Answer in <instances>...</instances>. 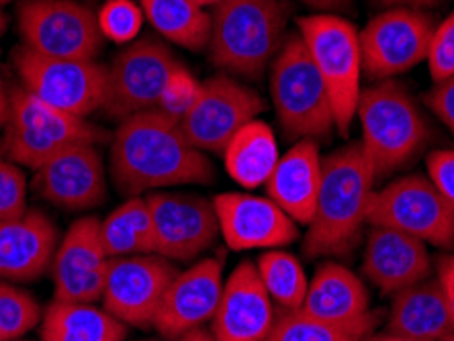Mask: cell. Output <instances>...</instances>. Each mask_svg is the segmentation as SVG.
Wrapping results in <instances>:
<instances>
[{
    "instance_id": "30",
    "label": "cell",
    "mask_w": 454,
    "mask_h": 341,
    "mask_svg": "<svg viewBox=\"0 0 454 341\" xmlns=\"http://www.w3.org/2000/svg\"><path fill=\"white\" fill-rule=\"evenodd\" d=\"M266 292L285 313L299 311L305 303L309 280L297 256L285 250H269L256 260Z\"/></svg>"
},
{
    "instance_id": "14",
    "label": "cell",
    "mask_w": 454,
    "mask_h": 341,
    "mask_svg": "<svg viewBox=\"0 0 454 341\" xmlns=\"http://www.w3.org/2000/svg\"><path fill=\"white\" fill-rule=\"evenodd\" d=\"M176 274V266L158 253L113 258L101 297L103 309L127 327L150 329Z\"/></svg>"
},
{
    "instance_id": "41",
    "label": "cell",
    "mask_w": 454,
    "mask_h": 341,
    "mask_svg": "<svg viewBox=\"0 0 454 341\" xmlns=\"http://www.w3.org/2000/svg\"><path fill=\"white\" fill-rule=\"evenodd\" d=\"M9 117V89H6L3 72H0V125L6 123Z\"/></svg>"
},
{
    "instance_id": "10",
    "label": "cell",
    "mask_w": 454,
    "mask_h": 341,
    "mask_svg": "<svg viewBox=\"0 0 454 341\" xmlns=\"http://www.w3.org/2000/svg\"><path fill=\"white\" fill-rule=\"evenodd\" d=\"M12 66L23 89L56 109L86 119L105 106L106 66L97 59L45 58L19 45Z\"/></svg>"
},
{
    "instance_id": "18",
    "label": "cell",
    "mask_w": 454,
    "mask_h": 341,
    "mask_svg": "<svg viewBox=\"0 0 454 341\" xmlns=\"http://www.w3.org/2000/svg\"><path fill=\"white\" fill-rule=\"evenodd\" d=\"M222 292L223 266L215 258H205L189 270L178 272L164 292L153 329L166 339L178 341L213 319Z\"/></svg>"
},
{
    "instance_id": "45",
    "label": "cell",
    "mask_w": 454,
    "mask_h": 341,
    "mask_svg": "<svg viewBox=\"0 0 454 341\" xmlns=\"http://www.w3.org/2000/svg\"><path fill=\"white\" fill-rule=\"evenodd\" d=\"M199 6H203V9H213V6H217L219 3H223V0H195Z\"/></svg>"
},
{
    "instance_id": "42",
    "label": "cell",
    "mask_w": 454,
    "mask_h": 341,
    "mask_svg": "<svg viewBox=\"0 0 454 341\" xmlns=\"http://www.w3.org/2000/svg\"><path fill=\"white\" fill-rule=\"evenodd\" d=\"M385 4L393 6H403V9H422V6H430L436 3V0H380Z\"/></svg>"
},
{
    "instance_id": "27",
    "label": "cell",
    "mask_w": 454,
    "mask_h": 341,
    "mask_svg": "<svg viewBox=\"0 0 454 341\" xmlns=\"http://www.w3.org/2000/svg\"><path fill=\"white\" fill-rule=\"evenodd\" d=\"M127 325L95 303L56 300L42 317V341H125Z\"/></svg>"
},
{
    "instance_id": "5",
    "label": "cell",
    "mask_w": 454,
    "mask_h": 341,
    "mask_svg": "<svg viewBox=\"0 0 454 341\" xmlns=\"http://www.w3.org/2000/svg\"><path fill=\"white\" fill-rule=\"evenodd\" d=\"M356 117L363 131L358 143L377 178L405 166L428 137L416 100L393 80H380L360 92Z\"/></svg>"
},
{
    "instance_id": "13",
    "label": "cell",
    "mask_w": 454,
    "mask_h": 341,
    "mask_svg": "<svg viewBox=\"0 0 454 341\" xmlns=\"http://www.w3.org/2000/svg\"><path fill=\"white\" fill-rule=\"evenodd\" d=\"M432 33L430 17L416 9L380 12L358 33L364 74L380 82L416 68L428 56Z\"/></svg>"
},
{
    "instance_id": "26",
    "label": "cell",
    "mask_w": 454,
    "mask_h": 341,
    "mask_svg": "<svg viewBox=\"0 0 454 341\" xmlns=\"http://www.w3.org/2000/svg\"><path fill=\"white\" fill-rule=\"evenodd\" d=\"M222 156L233 182L242 189H260L277 168L280 150L272 127L254 119L231 137Z\"/></svg>"
},
{
    "instance_id": "40",
    "label": "cell",
    "mask_w": 454,
    "mask_h": 341,
    "mask_svg": "<svg viewBox=\"0 0 454 341\" xmlns=\"http://www.w3.org/2000/svg\"><path fill=\"white\" fill-rule=\"evenodd\" d=\"M301 3L311 6V9L333 11V9H344V6H348L350 0H301Z\"/></svg>"
},
{
    "instance_id": "39",
    "label": "cell",
    "mask_w": 454,
    "mask_h": 341,
    "mask_svg": "<svg viewBox=\"0 0 454 341\" xmlns=\"http://www.w3.org/2000/svg\"><path fill=\"white\" fill-rule=\"evenodd\" d=\"M438 283L442 286L446 305H449L450 321L454 327V256H444L438 260Z\"/></svg>"
},
{
    "instance_id": "11",
    "label": "cell",
    "mask_w": 454,
    "mask_h": 341,
    "mask_svg": "<svg viewBox=\"0 0 454 341\" xmlns=\"http://www.w3.org/2000/svg\"><path fill=\"white\" fill-rule=\"evenodd\" d=\"M369 223L407 233L426 245H454L452 205L424 176H403L375 190Z\"/></svg>"
},
{
    "instance_id": "16",
    "label": "cell",
    "mask_w": 454,
    "mask_h": 341,
    "mask_svg": "<svg viewBox=\"0 0 454 341\" xmlns=\"http://www.w3.org/2000/svg\"><path fill=\"white\" fill-rule=\"evenodd\" d=\"M111 258L101 239V219L80 217L66 231L53 256V298L97 303L103 297Z\"/></svg>"
},
{
    "instance_id": "4",
    "label": "cell",
    "mask_w": 454,
    "mask_h": 341,
    "mask_svg": "<svg viewBox=\"0 0 454 341\" xmlns=\"http://www.w3.org/2000/svg\"><path fill=\"white\" fill-rule=\"evenodd\" d=\"M270 98L285 137L325 142L336 131L332 98L303 37L289 33L269 68Z\"/></svg>"
},
{
    "instance_id": "34",
    "label": "cell",
    "mask_w": 454,
    "mask_h": 341,
    "mask_svg": "<svg viewBox=\"0 0 454 341\" xmlns=\"http://www.w3.org/2000/svg\"><path fill=\"white\" fill-rule=\"evenodd\" d=\"M199 89H201V82L192 76L184 64H180L178 68L170 74V78L166 80L158 111H162L164 115H168L180 123V119L189 112L192 103L197 100Z\"/></svg>"
},
{
    "instance_id": "49",
    "label": "cell",
    "mask_w": 454,
    "mask_h": 341,
    "mask_svg": "<svg viewBox=\"0 0 454 341\" xmlns=\"http://www.w3.org/2000/svg\"><path fill=\"white\" fill-rule=\"evenodd\" d=\"M3 3H9V0H0V4H3Z\"/></svg>"
},
{
    "instance_id": "7",
    "label": "cell",
    "mask_w": 454,
    "mask_h": 341,
    "mask_svg": "<svg viewBox=\"0 0 454 341\" xmlns=\"http://www.w3.org/2000/svg\"><path fill=\"white\" fill-rule=\"evenodd\" d=\"M297 25L299 35L303 37L313 62L328 86L333 115H336V131L346 137L356 119L358 98L363 92L360 78L364 70L356 27L330 12L301 17Z\"/></svg>"
},
{
    "instance_id": "19",
    "label": "cell",
    "mask_w": 454,
    "mask_h": 341,
    "mask_svg": "<svg viewBox=\"0 0 454 341\" xmlns=\"http://www.w3.org/2000/svg\"><path fill=\"white\" fill-rule=\"evenodd\" d=\"M275 323V303L260 280L256 262L246 260L223 283L209 331L217 341H264Z\"/></svg>"
},
{
    "instance_id": "32",
    "label": "cell",
    "mask_w": 454,
    "mask_h": 341,
    "mask_svg": "<svg viewBox=\"0 0 454 341\" xmlns=\"http://www.w3.org/2000/svg\"><path fill=\"white\" fill-rule=\"evenodd\" d=\"M42 319V309L29 292L0 280V329L4 339H19Z\"/></svg>"
},
{
    "instance_id": "43",
    "label": "cell",
    "mask_w": 454,
    "mask_h": 341,
    "mask_svg": "<svg viewBox=\"0 0 454 341\" xmlns=\"http://www.w3.org/2000/svg\"><path fill=\"white\" fill-rule=\"evenodd\" d=\"M178 341H217V339L213 337V333L209 329H205V327H199V329L189 331L186 336H183Z\"/></svg>"
},
{
    "instance_id": "29",
    "label": "cell",
    "mask_w": 454,
    "mask_h": 341,
    "mask_svg": "<svg viewBox=\"0 0 454 341\" xmlns=\"http://www.w3.org/2000/svg\"><path fill=\"white\" fill-rule=\"evenodd\" d=\"M101 239L106 256L111 260L156 253L148 200L131 197L115 211H111L101 221Z\"/></svg>"
},
{
    "instance_id": "28",
    "label": "cell",
    "mask_w": 454,
    "mask_h": 341,
    "mask_svg": "<svg viewBox=\"0 0 454 341\" xmlns=\"http://www.w3.org/2000/svg\"><path fill=\"white\" fill-rule=\"evenodd\" d=\"M137 3L164 42L189 51L207 50L211 12H207L195 0H137Z\"/></svg>"
},
{
    "instance_id": "15",
    "label": "cell",
    "mask_w": 454,
    "mask_h": 341,
    "mask_svg": "<svg viewBox=\"0 0 454 341\" xmlns=\"http://www.w3.org/2000/svg\"><path fill=\"white\" fill-rule=\"evenodd\" d=\"M148 206L156 253L170 262H192L215 244L219 221L213 200L192 192H150Z\"/></svg>"
},
{
    "instance_id": "8",
    "label": "cell",
    "mask_w": 454,
    "mask_h": 341,
    "mask_svg": "<svg viewBox=\"0 0 454 341\" xmlns=\"http://www.w3.org/2000/svg\"><path fill=\"white\" fill-rule=\"evenodd\" d=\"M17 27L23 48L45 58L97 59L105 43L97 12L76 0H23Z\"/></svg>"
},
{
    "instance_id": "24",
    "label": "cell",
    "mask_w": 454,
    "mask_h": 341,
    "mask_svg": "<svg viewBox=\"0 0 454 341\" xmlns=\"http://www.w3.org/2000/svg\"><path fill=\"white\" fill-rule=\"evenodd\" d=\"M387 333L426 341H449L454 336L449 305L438 278L407 286L393 298Z\"/></svg>"
},
{
    "instance_id": "48",
    "label": "cell",
    "mask_w": 454,
    "mask_h": 341,
    "mask_svg": "<svg viewBox=\"0 0 454 341\" xmlns=\"http://www.w3.org/2000/svg\"><path fill=\"white\" fill-rule=\"evenodd\" d=\"M0 156H3V139H0Z\"/></svg>"
},
{
    "instance_id": "36",
    "label": "cell",
    "mask_w": 454,
    "mask_h": 341,
    "mask_svg": "<svg viewBox=\"0 0 454 341\" xmlns=\"http://www.w3.org/2000/svg\"><path fill=\"white\" fill-rule=\"evenodd\" d=\"M426 62L436 84L454 76V12L438 27H434Z\"/></svg>"
},
{
    "instance_id": "3",
    "label": "cell",
    "mask_w": 454,
    "mask_h": 341,
    "mask_svg": "<svg viewBox=\"0 0 454 341\" xmlns=\"http://www.w3.org/2000/svg\"><path fill=\"white\" fill-rule=\"evenodd\" d=\"M286 21L285 0H223L211 12V64L230 76L262 78L285 42Z\"/></svg>"
},
{
    "instance_id": "12",
    "label": "cell",
    "mask_w": 454,
    "mask_h": 341,
    "mask_svg": "<svg viewBox=\"0 0 454 341\" xmlns=\"http://www.w3.org/2000/svg\"><path fill=\"white\" fill-rule=\"evenodd\" d=\"M264 111V98L230 74L201 82L197 100L180 119L189 142L205 153H223L231 137Z\"/></svg>"
},
{
    "instance_id": "52",
    "label": "cell",
    "mask_w": 454,
    "mask_h": 341,
    "mask_svg": "<svg viewBox=\"0 0 454 341\" xmlns=\"http://www.w3.org/2000/svg\"><path fill=\"white\" fill-rule=\"evenodd\" d=\"M148 341H153V339H148Z\"/></svg>"
},
{
    "instance_id": "31",
    "label": "cell",
    "mask_w": 454,
    "mask_h": 341,
    "mask_svg": "<svg viewBox=\"0 0 454 341\" xmlns=\"http://www.w3.org/2000/svg\"><path fill=\"white\" fill-rule=\"evenodd\" d=\"M372 327H375L372 315L352 323H330L299 309L278 317L264 341H364Z\"/></svg>"
},
{
    "instance_id": "9",
    "label": "cell",
    "mask_w": 454,
    "mask_h": 341,
    "mask_svg": "<svg viewBox=\"0 0 454 341\" xmlns=\"http://www.w3.org/2000/svg\"><path fill=\"white\" fill-rule=\"evenodd\" d=\"M183 64L170 45L156 35H139L117 53L106 68L103 111L125 121L145 111H156L166 80Z\"/></svg>"
},
{
    "instance_id": "1",
    "label": "cell",
    "mask_w": 454,
    "mask_h": 341,
    "mask_svg": "<svg viewBox=\"0 0 454 341\" xmlns=\"http://www.w3.org/2000/svg\"><path fill=\"white\" fill-rule=\"evenodd\" d=\"M109 166L113 182L127 198L215 180V166L207 153L186 139L178 121L158 109L121 121L113 136Z\"/></svg>"
},
{
    "instance_id": "33",
    "label": "cell",
    "mask_w": 454,
    "mask_h": 341,
    "mask_svg": "<svg viewBox=\"0 0 454 341\" xmlns=\"http://www.w3.org/2000/svg\"><path fill=\"white\" fill-rule=\"evenodd\" d=\"M97 19L105 39L129 45L142 35L145 15L137 0H106L97 12Z\"/></svg>"
},
{
    "instance_id": "46",
    "label": "cell",
    "mask_w": 454,
    "mask_h": 341,
    "mask_svg": "<svg viewBox=\"0 0 454 341\" xmlns=\"http://www.w3.org/2000/svg\"><path fill=\"white\" fill-rule=\"evenodd\" d=\"M4 25H6V21H4V15H3V11H0V35H3Z\"/></svg>"
},
{
    "instance_id": "35",
    "label": "cell",
    "mask_w": 454,
    "mask_h": 341,
    "mask_svg": "<svg viewBox=\"0 0 454 341\" xmlns=\"http://www.w3.org/2000/svg\"><path fill=\"white\" fill-rule=\"evenodd\" d=\"M27 211V178L21 166L0 156V221Z\"/></svg>"
},
{
    "instance_id": "44",
    "label": "cell",
    "mask_w": 454,
    "mask_h": 341,
    "mask_svg": "<svg viewBox=\"0 0 454 341\" xmlns=\"http://www.w3.org/2000/svg\"><path fill=\"white\" fill-rule=\"evenodd\" d=\"M369 341H426V339H413V337H403V336H391V333H383V336L371 337Z\"/></svg>"
},
{
    "instance_id": "20",
    "label": "cell",
    "mask_w": 454,
    "mask_h": 341,
    "mask_svg": "<svg viewBox=\"0 0 454 341\" xmlns=\"http://www.w3.org/2000/svg\"><path fill=\"white\" fill-rule=\"evenodd\" d=\"M33 189L64 211H89L106 200V172L95 143L59 153L35 172Z\"/></svg>"
},
{
    "instance_id": "6",
    "label": "cell",
    "mask_w": 454,
    "mask_h": 341,
    "mask_svg": "<svg viewBox=\"0 0 454 341\" xmlns=\"http://www.w3.org/2000/svg\"><path fill=\"white\" fill-rule=\"evenodd\" d=\"M3 127V153L33 172L59 153L76 145L97 143L101 137L98 127L56 109L21 84L9 89V117Z\"/></svg>"
},
{
    "instance_id": "22",
    "label": "cell",
    "mask_w": 454,
    "mask_h": 341,
    "mask_svg": "<svg viewBox=\"0 0 454 341\" xmlns=\"http://www.w3.org/2000/svg\"><path fill=\"white\" fill-rule=\"evenodd\" d=\"M428 247L419 239L391 227L372 225L364 247V274L383 294L402 292L428 278Z\"/></svg>"
},
{
    "instance_id": "21",
    "label": "cell",
    "mask_w": 454,
    "mask_h": 341,
    "mask_svg": "<svg viewBox=\"0 0 454 341\" xmlns=\"http://www.w3.org/2000/svg\"><path fill=\"white\" fill-rule=\"evenodd\" d=\"M58 250V229L48 215L27 209L15 219L0 221V280L31 283L51 268Z\"/></svg>"
},
{
    "instance_id": "50",
    "label": "cell",
    "mask_w": 454,
    "mask_h": 341,
    "mask_svg": "<svg viewBox=\"0 0 454 341\" xmlns=\"http://www.w3.org/2000/svg\"><path fill=\"white\" fill-rule=\"evenodd\" d=\"M449 341H454V336H452V337H450V339H449Z\"/></svg>"
},
{
    "instance_id": "38",
    "label": "cell",
    "mask_w": 454,
    "mask_h": 341,
    "mask_svg": "<svg viewBox=\"0 0 454 341\" xmlns=\"http://www.w3.org/2000/svg\"><path fill=\"white\" fill-rule=\"evenodd\" d=\"M426 103L454 136V76L434 86Z\"/></svg>"
},
{
    "instance_id": "51",
    "label": "cell",
    "mask_w": 454,
    "mask_h": 341,
    "mask_svg": "<svg viewBox=\"0 0 454 341\" xmlns=\"http://www.w3.org/2000/svg\"><path fill=\"white\" fill-rule=\"evenodd\" d=\"M9 341H19V339H9Z\"/></svg>"
},
{
    "instance_id": "2",
    "label": "cell",
    "mask_w": 454,
    "mask_h": 341,
    "mask_svg": "<svg viewBox=\"0 0 454 341\" xmlns=\"http://www.w3.org/2000/svg\"><path fill=\"white\" fill-rule=\"evenodd\" d=\"M377 176L360 143L346 145L324 159V178L316 213L305 236L313 258L348 253L369 223Z\"/></svg>"
},
{
    "instance_id": "17",
    "label": "cell",
    "mask_w": 454,
    "mask_h": 341,
    "mask_svg": "<svg viewBox=\"0 0 454 341\" xmlns=\"http://www.w3.org/2000/svg\"><path fill=\"white\" fill-rule=\"evenodd\" d=\"M219 233L233 252L278 250L299 237V227L269 197L222 192L213 198Z\"/></svg>"
},
{
    "instance_id": "37",
    "label": "cell",
    "mask_w": 454,
    "mask_h": 341,
    "mask_svg": "<svg viewBox=\"0 0 454 341\" xmlns=\"http://www.w3.org/2000/svg\"><path fill=\"white\" fill-rule=\"evenodd\" d=\"M426 168H428L430 182L454 209V150L432 151L426 159Z\"/></svg>"
},
{
    "instance_id": "47",
    "label": "cell",
    "mask_w": 454,
    "mask_h": 341,
    "mask_svg": "<svg viewBox=\"0 0 454 341\" xmlns=\"http://www.w3.org/2000/svg\"><path fill=\"white\" fill-rule=\"evenodd\" d=\"M0 341H6V339H4V333H3V329H0Z\"/></svg>"
},
{
    "instance_id": "23",
    "label": "cell",
    "mask_w": 454,
    "mask_h": 341,
    "mask_svg": "<svg viewBox=\"0 0 454 341\" xmlns=\"http://www.w3.org/2000/svg\"><path fill=\"white\" fill-rule=\"evenodd\" d=\"M324 178V158L319 143L311 139L295 142L266 180V195L297 225H309L316 213Z\"/></svg>"
},
{
    "instance_id": "25",
    "label": "cell",
    "mask_w": 454,
    "mask_h": 341,
    "mask_svg": "<svg viewBox=\"0 0 454 341\" xmlns=\"http://www.w3.org/2000/svg\"><path fill=\"white\" fill-rule=\"evenodd\" d=\"M369 303L363 280L346 266L328 262L311 278L301 311L330 323H352L371 315Z\"/></svg>"
}]
</instances>
